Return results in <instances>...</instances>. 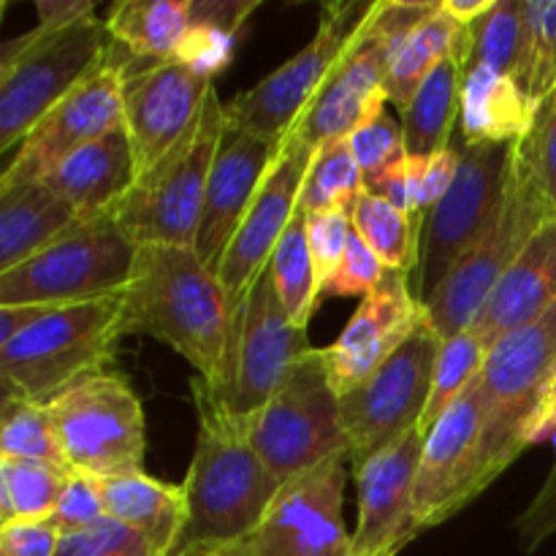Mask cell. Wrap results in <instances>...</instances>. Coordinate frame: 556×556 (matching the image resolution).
Listing matches in <instances>:
<instances>
[{"label": "cell", "mask_w": 556, "mask_h": 556, "mask_svg": "<svg viewBox=\"0 0 556 556\" xmlns=\"http://www.w3.org/2000/svg\"><path fill=\"white\" fill-rule=\"evenodd\" d=\"M226 134V103L210 92L199 125L136 182L119 204L117 226L136 248H195L212 163Z\"/></svg>", "instance_id": "8"}, {"label": "cell", "mask_w": 556, "mask_h": 556, "mask_svg": "<svg viewBox=\"0 0 556 556\" xmlns=\"http://www.w3.org/2000/svg\"><path fill=\"white\" fill-rule=\"evenodd\" d=\"M440 345L443 340L427 318L394 356L340 396L351 470L418 429L432 394Z\"/></svg>", "instance_id": "12"}, {"label": "cell", "mask_w": 556, "mask_h": 556, "mask_svg": "<svg viewBox=\"0 0 556 556\" xmlns=\"http://www.w3.org/2000/svg\"><path fill=\"white\" fill-rule=\"evenodd\" d=\"M369 5L372 0L369 3L331 0L320 5L318 30L309 38L307 47L299 49L291 60L264 76L258 85L239 92L231 103H226L228 128L244 130L271 144H282L304 117L309 103L315 101L324 81L329 79L331 68L367 16Z\"/></svg>", "instance_id": "11"}, {"label": "cell", "mask_w": 556, "mask_h": 556, "mask_svg": "<svg viewBox=\"0 0 556 556\" xmlns=\"http://www.w3.org/2000/svg\"><path fill=\"white\" fill-rule=\"evenodd\" d=\"M313 155V147L293 128L291 136L282 141L248 215L239 223L231 244L223 253L220 264H217V280L226 288V296L233 309L242 304L244 293L250 291L255 277L269 266L277 242L291 226Z\"/></svg>", "instance_id": "20"}, {"label": "cell", "mask_w": 556, "mask_h": 556, "mask_svg": "<svg viewBox=\"0 0 556 556\" xmlns=\"http://www.w3.org/2000/svg\"><path fill=\"white\" fill-rule=\"evenodd\" d=\"M489 351H492V345L476 329L459 331V334L440 345L438 364H434L432 394H429L427 410H424L421 424H418V432L424 438L432 432L434 424L443 418V413L476 383L483 364H486Z\"/></svg>", "instance_id": "38"}, {"label": "cell", "mask_w": 556, "mask_h": 556, "mask_svg": "<svg viewBox=\"0 0 556 556\" xmlns=\"http://www.w3.org/2000/svg\"><path fill=\"white\" fill-rule=\"evenodd\" d=\"M514 527L519 532V543L527 554H532L548 538L556 535V462L541 492L527 505V510L516 519Z\"/></svg>", "instance_id": "48"}, {"label": "cell", "mask_w": 556, "mask_h": 556, "mask_svg": "<svg viewBox=\"0 0 556 556\" xmlns=\"http://www.w3.org/2000/svg\"><path fill=\"white\" fill-rule=\"evenodd\" d=\"M462 36H465V27L445 11L443 0H440L438 11L407 36V41L396 52L394 63H391L389 79H386L389 106L400 109V114L405 112L424 79L454 52Z\"/></svg>", "instance_id": "32"}, {"label": "cell", "mask_w": 556, "mask_h": 556, "mask_svg": "<svg viewBox=\"0 0 556 556\" xmlns=\"http://www.w3.org/2000/svg\"><path fill=\"white\" fill-rule=\"evenodd\" d=\"M280 147L282 144H271V141L226 125L220 150H217L215 163H212L204 212H201L193 248L215 275L223 253L231 244L242 217L248 215L250 204H253L255 193L264 185Z\"/></svg>", "instance_id": "23"}, {"label": "cell", "mask_w": 556, "mask_h": 556, "mask_svg": "<svg viewBox=\"0 0 556 556\" xmlns=\"http://www.w3.org/2000/svg\"><path fill=\"white\" fill-rule=\"evenodd\" d=\"M38 25L58 30L96 16V0H36Z\"/></svg>", "instance_id": "51"}, {"label": "cell", "mask_w": 556, "mask_h": 556, "mask_svg": "<svg viewBox=\"0 0 556 556\" xmlns=\"http://www.w3.org/2000/svg\"><path fill=\"white\" fill-rule=\"evenodd\" d=\"M54 556H163L141 532L119 525L114 519H101L85 530L65 532L58 541Z\"/></svg>", "instance_id": "40"}, {"label": "cell", "mask_w": 556, "mask_h": 556, "mask_svg": "<svg viewBox=\"0 0 556 556\" xmlns=\"http://www.w3.org/2000/svg\"><path fill=\"white\" fill-rule=\"evenodd\" d=\"M199 434L182 489L188 521L168 556H226L264 519L282 483L255 454L248 424L195 375L190 380Z\"/></svg>", "instance_id": "1"}, {"label": "cell", "mask_w": 556, "mask_h": 556, "mask_svg": "<svg viewBox=\"0 0 556 556\" xmlns=\"http://www.w3.org/2000/svg\"><path fill=\"white\" fill-rule=\"evenodd\" d=\"M364 190H367V182H364L362 166H358L348 139L329 141L315 150L307 177H304L302 195H299V210L304 215H318V212L329 210L353 212Z\"/></svg>", "instance_id": "36"}, {"label": "cell", "mask_w": 556, "mask_h": 556, "mask_svg": "<svg viewBox=\"0 0 556 556\" xmlns=\"http://www.w3.org/2000/svg\"><path fill=\"white\" fill-rule=\"evenodd\" d=\"M353 155H356L358 166H362L364 182L372 188L380 177L400 166L407 157L405 147V130H402L400 119L391 117L389 106L378 109L372 117L364 119L351 136H348Z\"/></svg>", "instance_id": "39"}, {"label": "cell", "mask_w": 556, "mask_h": 556, "mask_svg": "<svg viewBox=\"0 0 556 556\" xmlns=\"http://www.w3.org/2000/svg\"><path fill=\"white\" fill-rule=\"evenodd\" d=\"M125 68L106 58L103 68L58 103L5 161L0 185L41 182L65 157L123 128Z\"/></svg>", "instance_id": "19"}, {"label": "cell", "mask_w": 556, "mask_h": 556, "mask_svg": "<svg viewBox=\"0 0 556 556\" xmlns=\"http://www.w3.org/2000/svg\"><path fill=\"white\" fill-rule=\"evenodd\" d=\"M43 313H47V307H41V304H11V307H0V345L14 340L30 324H36Z\"/></svg>", "instance_id": "52"}, {"label": "cell", "mask_w": 556, "mask_h": 556, "mask_svg": "<svg viewBox=\"0 0 556 556\" xmlns=\"http://www.w3.org/2000/svg\"><path fill=\"white\" fill-rule=\"evenodd\" d=\"M233 49H237V36L217 30V27L193 25V22H190L188 36H185L177 60H182L190 68L201 71V74L215 79V76L231 63Z\"/></svg>", "instance_id": "47"}, {"label": "cell", "mask_w": 556, "mask_h": 556, "mask_svg": "<svg viewBox=\"0 0 556 556\" xmlns=\"http://www.w3.org/2000/svg\"><path fill=\"white\" fill-rule=\"evenodd\" d=\"M68 478L71 470L47 462L0 459V525L49 519Z\"/></svg>", "instance_id": "35"}, {"label": "cell", "mask_w": 556, "mask_h": 556, "mask_svg": "<svg viewBox=\"0 0 556 556\" xmlns=\"http://www.w3.org/2000/svg\"><path fill=\"white\" fill-rule=\"evenodd\" d=\"M60 532L49 519L0 525V556H54Z\"/></svg>", "instance_id": "49"}, {"label": "cell", "mask_w": 556, "mask_h": 556, "mask_svg": "<svg viewBox=\"0 0 556 556\" xmlns=\"http://www.w3.org/2000/svg\"><path fill=\"white\" fill-rule=\"evenodd\" d=\"M307 351H313L307 329L293 324L286 313L266 266L237 307L226 378L220 389L212 391L233 416L248 421L280 391Z\"/></svg>", "instance_id": "15"}, {"label": "cell", "mask_w": 556, "mask_h": 556, "mask_svg": "<svg viewBox=\"0 0 556 556\" xmlns=\"http://www.w3.org/2000/svg\"><path fill=\"white\" fill-rule=\"evenodd\" d=\"M348 459H329L280 486L264 519L226 556H353L342 519Z\"/></svg>", "instance_id": "16"}, {"label": "cell", "mask_w": 556, "mask_h": 556, "mask_svg": "<svg viewBox=\"0 0 556 556\" xmlns=\"http://www.w3.org/2000/svg\"><path fill=\"white\" fill-rule=\"evenodd\" d=\"M0 459L47 462V465L65 467L63 445H60L58 427H54L52 407L41 402L22 400V396L3 394L0 405Z\"/></svg>", "instance_id": "37"}, {"label": "cell", "mask_w": 556, "mask_h": 556, "mask_svg": "<svg viewBox=\"0 0 556 556\" xmlns=\"http://www.w3.org/2000/svg\"><path fill=\"white\" fill-rule=\"evenodd\" d=\"M269 269L286 313L291 315L293 324L307 329L309 318L320 304V282L307 239V215L302 210H296L291 226L277 242Z\"/></svg>", "instance_id": "34"}, {"label": "cell", "mask_w": 556, "mask_h": 556, "mask_svg": "<svg viewBox=\"0 0 556 556\" xmlns=\"http://www.w3.org/2000/svg\"><path fill=\"white\" fill-rule=\"evenodd\" d=\"M532 27V65L527 92L532 101L556 90V0H527Z\"/></svg>", "instance_id": "42"}, {"label": "cell", "mask_w": 556, "mask_h": 556, "mask_svg": "<svg viewBox=\"0 0 556 556\" xmlns=\"http://www.w3.org/2000/svg\"><path fill=\"white\" fill-rule=\"evenodd\" d=\"M49 407L71 470L98 481L141 472L144 407L123 375L103 372L81 380Z\"/></svg>", "instance_id": "13"}, {"label": "cell", "mask_w": 556, "mask_h": 556, "mask_svg": "<svg viewBox=\"0 0 556 556\" xmlns=\"http://www.w3.org/2000/svg\"><path fill=\"white\" fill-rule=\"evenodd\" d=\"M123 293L98 302L47 307V313L0 345L3 394L52 405L81 380L109 372L123 331Z\"/></svg>", "instance_id": "4"}, {"label": "cell", "mask_w": 556, "mask_h": 556, "mask_svg": "<svg viewBox=\"0 0 556 556\" xmlns=\"http://www.w3.org/2000/svg\"><path fill=\"white\" fill-rule=\"evenodd\" d=\"M101 519H106L101 481L92 476H81V472L71 470L63 497H60L58 508L49 516V521L58 527L60 535H65V532L85 530V527L96 525V521Z\"/></svg>", "instance_id": "45"}, {"label": "cell", "mask_w": 556, "mask_h": 556, "mask_svg": "<svg viewBox=\"0 0 556 556\" xmlns=\"http://www.w3.org/2000/svg\"><path fill=\"white\" fill-rule=\"evenodd\" d=\"M101 492L109 519L141 532L163 556L177 546L188 521L182 483L174 486L141 470L101 481Z\"/></svg>", "instance_id": "29"}, {"label": "cell", "mask_w": 556, "mask_h": 556, "mask_svg": "<svg viewBox=\"0 0 556 556\" xmlns=\"http://www.w3.org/2000/svg\"><path fill=\"white\" fill-rule=\"evenodd\" d=\"M556 304V215L541 226L530 239L525 253L514 261L481 315L470 329H476L489 345H497L503 337L525 329Z\"/></svg>", "instance_id": "25"}, {"label": "cell", "mask_w": 556, "mask_h": 556, "mask_svg": "<svg viewBox=\"0 0 556 556\" xmlns=\"http://www.w3.org/2000/svg\"><path fill=\"white\" fill-rule=\"evenodd\" d=\"M136 253L114 217L79 220L41 253L0 271V307H65L117 296L128 288Z\"/></svg>", "instance_id": "9"}, {"label": "cell", "mask_w": 556, "mask_h": 556, "mask_svg": "<svg viewBox=\"0 0 556 556\" xmlns=\"http://www.w3.org/2000/svg\"><path fill=\"white\" fill-rule=\"evenodd\" d=\"M521 144H525L548 204L556 212V90L541 101L535 125L521 139Z\"/></svg>", "instance_id": "46"}, {"label": "cell", "mask_w": 556, "mask_h": 556, "mask_svg": "<svg viewBox=\"0 0 556 556\" xmlns=\"http://www.w3.org/2000/svg\"><path fill=\"white\" fill-rule=\"evenodd\" d=\"M353 228L367 242V248L383 261L386 269H400L416 275L421 255L424 220L396 210L391 201L380 199L372 190H364L351 212Z\"/></svg>", "instance_id": "33"}, {"label": "cell", "mask_w": 556, "mask_h": 556, "mask_svg": "<svg viewBox=\"0 0 556 556\" xmlns=\"http://www.w3.org/2000/svg\"><path fill=\"white\" fill-rule=\"evenodd\" d=\"M494 3H497V0H443L445 11H448L462 27L476 25L483 14L492 11Z\"/></svg>", "instance_id": "53"}, {"label": "cell", "mask_w": 556, "mask_h": 556, "mask_svg": "<svg viewBox=\"0 0 556 556\" xmlns=\"http://www.w3.org/2000/svg\"><path fill=\"white\" fill-rule=\"evenodd\" d=\"M258 9L261 0H190V22L239 36L248 16Z\"/></svg>", "instance_id": "50"}, {"label": "cell", "mask_w": 556, "mask_h": 556, "mask_svg": "<svg viewBox=\"0 0 556 556\" xmlns=\"http://www.w3.org/2000/svg\"><path fill=\"white\" fill-rule=\"evenodd\" d=\"M41 182L58 193L79 220L117 215L119 204L139 182V163L125 125L65 157Z\"/></svg>", "instance_id": "24"}, {"label": "cell", "mask_w": 556, "mask_h": 556, "mask_svg": "<svg viewBox=\"0 0 556 556\" xmlns=\"http://www.w3.org/2000/svg\"><path fill=\"white\" fill-rule=\"evenodd\" d=\"M483 429H486V405H483L481 383L476 380L424 438L416 492H413V521L418 535L448 521L472 500L481 497L478 478H481Z\"/></svg>", "instance_id": "17"}, {"label": "cell", "mask_w": 556, "mask_h": 556, "mask_svg": "<svg viewBox=\"0 0 556 556\" xmlns=\"http://www.w3.org/2000/svg\"><path fill=\"white\" fill-rule=\"evenodd\" d=\"M212 90V76L177 58L136 65L125 76L123 125L134 144L139 179L199 125Z\"/></svg>", "instance_id": "18"}, {"label": "cell", "mask_w": 556, "mask_h": 556, "mask_svg": "<svg viewBox=\"0 0 556 556\" xmlns=\"http://www.w3.org/2000/svg\"><path fill=\"white\" fill-rule=\"evenodd\" d=\"M383 275H386L383 261L367 248V242H364V239L356 233V228H353L345 258H342L337 275L331 277V280L324 286V291H320V302L334 296L364 299L380 280H383Z\"/></svg>", "instance_id": "44"}, {"label": "cell", "mask_w": 556, "mask_h": 556, "mask_svg": "<svg viewBox=\"0 0 556 556\" xmlns=\"http://www.w3.org/2000/svg\"><path fill=\"white\" fill-rule=\"evenodd\" d=\"M79 223V215L43 182L0 185V271L41 253Z\"/></svg>", "instance_id": "27"}, {"label": "cell", "mask_w": 556, "mask_h": 556, "mask_svg": "<svg viewBox=\"0 0 556 556\" xmlns=\"http://www.w3.org/2000/svg\"><path fill=\"white\" fill-rule=\"evenodd\" d=\"M244 424L255 454L280 483L329 459H348L340 394L320 348L304 353L280 391Z\"/></svg>", "instance_id": "10"}, {"label": "cell", "mask_w": 556, "mask_h": 556, "mask_svg": "<svg viewBox=\"0 0 556 556\" xmlns=\"http://www.w3.org/2000/svg\"><path fill=\"white\" fill-rule=\"evenodd\" d=\"M467 30H470L467 65L497 71L527 92L532 65V27L527 0H497L492 11Z\"/></svg>", "instance_id": "31"}, {"label": "cell", "mask_w": 556, "mask_h": 556, "mask_svg": "<svg viewBox=\"0 0 556 556\" xmlns=\"http://www.w3.org/2000/svg\"><path fill=\"white\" fill-rule=\"evenodd\" d=\"M514 152L516 144H467L462 139L454 182L424 220L421 255L413 275V291L424 307L497 215Z\"/></svg>", "instance_id": "14"}, {"label": "cell", "mask_w": 556, "mask_h": 556, "mask_svg": "<svg viewBox=\"0 0 556 556\" xmlns=\"http://www.w3.org/2000/svg\"><path fill=\"white\" fill-rule=\"evenodd\" d=\"M424 434L413 429L353 470L358 489V525L353 556H396L418 530L413 521V492L421 462Z\"/></svg>", "instance_id": "22"}, {"label": "cell", "mask_w": 556, "mask_h": 556, "mask_svg": "<svg viewBox=\"0 0 556 556\" xmlns=\"http://www.w3.org/2000/svg\"><path fill=\"white\" fill-rule=\"evenodd\" d=\"M190 25V0H123L109 9L112 41L141 63L174 60Z\"/></svg>", "instance_id": "30"}, {"label": "cell", "mask_w": 556, "mask_h": 556, "mask_svg": "<svg viewBox=\"0 0 556 556\" xmlns=\"http://www.w3.org/2000/svg\"><path fill=\"white\" fill-rule=\"evenodd\" d=\"M541 103L514 79L467 65L459 101V136L467 144H516L532 130Z\"/></svg>", "instance_id": "26"}, {"label": "cell", "mask_w": 556, "mask_h": 556, "mask_svg": "<svg viewBox=\"0 0 556 556\" xmlns=\"http://www.w3.org/2000/svg\"><path fill=\"white\" fill-rule=\"evenodd\" d=\"M470 60V30L456 43L454 52L424 79L410 106L402 112L407 157H432L454 141L459 128L462 81Z\"/></svg>", "instance_id": "28"}, {"label": "cell", "mask_w": 556, "mask_h": 556, "mask_svg": "<svg viewBox=\"0 0 556 556\" xmlns=\"http://www.w3.org/2000/svg\"><path fill=\"white\" fill-rule=\"evenodd\" d=\"M112 49L106 20H81L68 27L36 25L3 43L0 52V152L5 157L25 136L103 68Z\"/></svg>", "instance_id": "5"}, {"label": "cell", "mask_w": 556, "mask_h": 556, "mask_svg": "<svg viewBox=\"0 0 556 556\" xmlns=\"http://www.w3.org/2000/svg\"><path fill=\"white\" fill-rule=\"evenodd\" d=\"M353 233V217L348 210H329L318 215H307V239L313 250L315 271H318L320 291L337 275L342 258L348 253V242Z\"/></svg>", "instance_id": "43"}, {"label": "cell", "mask_w": 556, "mask_h": 556, "mask_svg": "<svg viewBox=\"0 0 556 556\" xmlns=\"http://www.w3.org/2000/svg\"><path fill=\"white\" fill-rule=\"evenodd\" d=\"M233 315L215 271L193 248H139L123 291L119 331L141 334L177 351L210 389H220L231 348Z\"/></svg>", "instance_id": "2"}, {"label": "cell", "mask_w": 556, "mask_h": 556, "mask_svg": "<svg viewBox=\"0 0 556 556\" xmlns=\"http://www.w3.org/2000/svg\"><path fill=\"white\" fill-rule=\"evenodd\" d=\"M478 383L486 405L478 478L483 494L556 427V304L489 351Z\"/></svg>", "instance_id": "3"}, {"label": "cell", "mask_w": 556, "mask_h": 556, "mask_svg": "<svg viewBox=\"0 0 556 556\" xmlns=\"http://www.w3.org/2000/svg\"><path fill=\"white\" fill-rule=\"evenodd\" d=\"M462 157V136L456 130L454 141L443 152L432 157H407V188H410L413 215L418 220H427L429 212L438 206V201L448 193L451 182L456 177V166Z\"/></svg>", "instance_id": "41"}, {"label": "cell", "mask_w": 556, "mask_h": 556, "mask_svg": "<svg viewBox=\"0 0 556 556\" xmlns=\"http://www.w3.org/2000/svg\"><path fill=\"white\" fill-rule=\"evenodd\" d=\"M554 215L525 144L516 141L514 166L497 215L427 304V318L440 340H451L476 324L505 271Z\"/></svg>", "instance_id": "7"}, {"label": "cell", "mask_w": 556, "mask_h": 556, "mask_svg": "<svg viewBox=\"0 0 556 556\" xmlns=\"http://www.w3.org/2000/svg\"><path fill=\"white\" fill-rule=\"evenodd\" d=\"M438 5L440 0H372L356 36L296 125L299 136L313 150L348 139L364 119L389 106L386 79L391 63L407 36Z\"/></svg>", "instance_id": "6"}, {"label": "cell", "mask_w": 556, "mask_h": 556, "mask_svg": "<svg viewBox=\"0 0 556 556\" xmlns=\"http://www.w3.org/2000/svg\"><path fill=\"white\" fill-rule=\"evenodd\" d=\"M413 275L386 269L383 280L362 299L342 334L324 353L326 372L337 394H348L394 356L427 320V307L413 291Z\"/></svg>", "instance_id": "21"}]
</instances>
